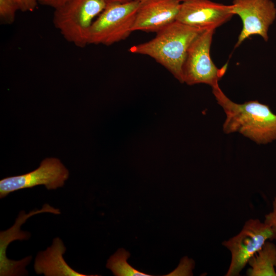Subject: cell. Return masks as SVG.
I'll return each instance as SVG.
<instances>
[{
	"label": "cell",
	"instance_id": "52a82bcc",
	"mask_svg": "<svg viewBox=\"0 0 276 276\" xmlns=\"http://www.w3.org/2000/svg\"><path fill=\"white\" fill-rule=\"evenodd\" d=\"M69 171L57 158H46L35 170L26 174L4 178L0 180V198L21 189L44 185L48 190L64 186Z\"/></svg>",
	"mask_w": 276,
	"mask_h": 276
},
{
	"label": "cell",
	"instance_id": "e0dca14e",
	"mask_svg": "<svg viewBox=\"0 0 276 276\" xmlns=\"http://www.w3.org/2000/svg\"><path fill=\"white\" fill-rule=\"evenodd\" d=\"M19 10L22 12H32L38 5L37 0H15Z\"/></svg>",
	"mask_w": 276,
	"mask_h": 276
},
{
	"label": "cell",
	"instance_id": "d6986e66",
	"mask_svg": "<svg viewBox=\"0 0 276 276\" xmlns=\"http://www.w3.org/2000/svg\"><path fill=\"white\" fill-rule=\"evenodd\" d=\"M71 0H37L38 4L56 9Z\"/></svg>",
	"mask_w": 276,
	"mask_h": 276
},
{
	"label": "cell",
	"instance_id": "ac0fdd59",
	"mask_svg": "<svg viewBox=\"0 0 276 276\" xmlns=\"http://www.w3.org/2000/svg\"><path fill=\"white\" fill-rule=\"evenodd\" d=\"M264 222L276 229V196L272 201V210L265 215Z\"/></svg>",
	"mask_w": 276,
	"mask_h": 276
},
{
	"label": "cell",
	"instance_id": "ba28073f",
	"mask_svg": "<svg viewBox=\"0 0 276 276\" xmlns=\"http://www.w3.org/2000/svg\"><path fill=\"white\" fill-rule=\"evenodd\" d=\"M232 12L238 15L242 28L235 48L252 35L268 40V30L276 18V7L271 0H233Z\"/></svg>",
	"mask_w": 276,
	"mask_h": 276
},
{
	"label": "cell",
	"instance_id": "8fae6325",
	"mask_svg": "<svg viewBox=\"0 0 276 276\" xmlns=\"http://www.w3.org/2000/svg\"><path fill=\"white\" fill-rule=\"evenodd\" d=\"M180 5L178 0H148L141 3L132 32H158L176 21Z\"/></svg>",
	"mask_w": 276,
	"mask_h": 276
},
{
	"label": "cell",
	"instance_id": "ffe728a7",
	"mask_svg": "<svg viewBox=\"0 0 276 276\" xmlns=\"http://www.w3.org/2000/svg\"><path fill=\"white\" fill-rule=\"evenodd\" d=\"M135 0H106L107 3H126Z\"/></svg>",
	"mask_w": 276,
	"mask_h": 276
},
{
	"label": "cell",
	"instance_id": "7a4b0ae2",
	"mask_svg": "<svg viewBox=\"0 0 276 276\" xmlns=\"http://www.w3.org/2000/svg\"><path fill=\"white\" fill-rule=\"evenodd\" d=\"M204 30L176 20L156 32L151 40L132 46L129 51L152 58L183 83L182 66L188 50Z\"/></svg>",
	"mask_w": 276,
	"mask_h": 276
},
{
	"label": "cell",
	"instance_id": "2e32d148",
	"mask_svg": "<svg viewBox=\"0 0 276 276\" xmlns=\"http://www.w3.org/2000/svg\"><path fill=\"white\" fill-rule=\"evenodd\" d=\"M194 267V262L192 259L185 257L179 264V266L173 272L176 275H191Z\"/></svg>",
	"mask_w": 276,
	"mask_h": 276
},
{
	"label": "cell",
	"instance_id": "8992f818",
	"mask_svg": "<svg viewBox=\"0 0 276 276\" xmlns=\"http://www.w3.org/2000/svg\"><path fill=\"white\" fill-rule=\"evenodd\" d=\"M215 30L203 31L190 46L182 66V81L189 85L203 83L213 87L224 75L225 64L217 67L210 56V49Z\"/></svg>",
	"mask_w": 276,
	"mask_h": 276
},
{
	"label": "cell",
	"instance_id": "277c9868",
	"mask_svg": "<svg viewBox=\"0 0 276 276\" xmlns=\"http://www.w3.org/2000/svg\"><path fill=\"white\" fill-rule=\"evenodd\" d=\"M141 2L108 3L93 23L88 44L110 45L125 39L132 32V27Z\"/></svg>",
	"mask_w": 276,
	"mask_h": 276
},
{
	"label": "cell",
	"instance_id": "44dd1931",
	"mask_svg": "<svg viewBox=\"0 0 276 276\" xmlns=\"http://www.w3.org/2000/svg\"><path fill=\"white\" fill-rule=\"evenodd\" d=\"M141 3H143V2H144L145 1H148V0H138ZM181 2H185V1H190V0H178Z\"/></svg>",
	"mask_w": 276,
	"mask_h": 276
},
{
	"label": "cell",
	"instance_id": "9c48e42d",
	"mask_svg": "<svg viewBox=\"0 0 276 276\" xmlns=\"http://www.w3.org/2000/svg\"><path fill=\"white\" fill-rule=\"evenodd\" d=\"M233 15L232 5L210 0H190L181 3L176 20L195 28L215 30Z\"/></svg>",
	"mask_w": 276,
	"mask_h": 276
},
{
	"label": "cell",
	"instance_id": "5bb4252c",
	"mask_svg": "<svg viewBox=\"0 0 276 276\" xmlns=\"http://www.w3.org/2000/svg\"><path fill=\"white\" fill-rule=\"evenodd\" d=\"M129 257L128 251L120 248L107 260L106 267L116 276H151L139 271L129 265L127 261Z\"/></svg>",
	"mask_w": 276,
	"mask_h": 276
},
{
	"label": "cell",
	"instance_id": "4fadbf2b",
	"mask_svg": "<svg viewBox=\"0 0 276 276\" xmlns=\"http://www.w3.org/2000/svg\"><path fill=\"white\" fill-rule=\"evenodd\" d=\"M248 276H276V245L267 241L263 247L249 260Z\"/></svg>",
	"mask_w": 276,
	"mask_h": 276
},
{
	"label": "cell",
	"instance_id": "30bf717a",
	"mask_svg": "<svg viewBox=\"0 0 276 276\" xmlns=\"http://www.w3.org/2000/svg\"><path fill=\"white\" fill-rule=\"evenodd\" d=\"M49 213L56 215L60 214L58 209L55 208L49 204H44L41 209H35L26 214L21 211L16 219L14 224L8 229L0 233V275H28L26 267L32 260L29 256L19 261H13L8 259L6 255L8 245L15 240H28L30 234L20 231V226L30 217L40 213Z\"/></svg>",
	"mask_w": 276,
	"mask_h": 276
},
{
	"label": "cell",
	"instance_id": "9a60e30c",
	"mask_svg": "<svg viewBox=\"0 0 276 276\" xmlns=\"http://www.w3.org/2000/svg\"><path fill=\"white\" fill-rule=\"evenodd\" d=\"M18 10L15 0H0V18L2 22L9 25L13 23Z\"/></svg>",
	"mask_w": 276,
	"mask_h": 276
},
{
	"label": "cell",
	"instance_id": "7c38bea8",
	"mask_svg": "<svg viewBox=\"0 0 276 276\" xmlns=\"http://www.w3.org/2000/svg\"><path fill=\"white\" fill-rule=\"evenodd\" d=\"M66 251L63 242L58 237L53 239L52 244L37 255L34 268L37 274L45 276H89L72 269L63 257Z\"/></svg>",
	"mask_w": 276,
	"mask_h": 276
},
{
	"label": "cell",
	"instance_id": "3957f363",
	"mask_svg": "<svg viewBox=\"0 0 276 276\" xmlns=\"http://www.w3.org/2000/svg\"><path fill=\"white\" fill-rule=\"evenodd\" d=\"M107 3L106 0H71L54 9V27L66 41L84 48L88 45L93 23Z\"/></svg>",
	"mask_w": 276,
	"mask_h": 276
},
{
	"label": "cell",
	"instance_id": "5b68a950",
	"mask_svg": "<svg viewBox=\"0 0 276 276\" xmlns=\"http://www.w3.org/2000/svg\"><path fill=\"white\" fill-rule=\"evenodd\" d=\"M276 240V229L259 219H249L236 235L222 242L231 252V259L225 276H239L249 259L267 241Z\"/></svg>",
	"mask_w": 276,
	"mask_h": 276
},
{
	"label": "cell",
	"instance_id": "6da1fadb",
	"mask_svg": "<svg viewBox=\"0 0 276 276\" xmlns=\"http://www.w3.org/2000/svg\"><path fill=\"white\" fill-rule=\"evenodd\" d=\"M212 88L217 103L226 114L223 125L225 133L237 132L258 144L276 140V114L268 105L257 100L236 103L225 95L219 85Z\"/></svg>",
	"mask_w": 276,
	"mask_h": 276
}]
</instances>
